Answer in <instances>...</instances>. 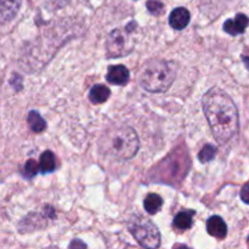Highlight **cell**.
Wrapping results in <instances>:
<instances>
[{
  "mask_svg": "<svg viewBox=\"0 0 249 249\" xmlns=\"http://www.w3.org/2000/svg\"><path fill=\"white\" fill-rule=\"evenodd\" d=\"M241 199L245 202L246 204H249V182L246 184L241 190Z\"/></svg>",
  "mask_w": 249,
  "mask_h": 249,
  "instance_id": "obj_20",
  "label": "cell"
},
{
  "mask_svg": "<svg viewBox=\"0 0 249 249\" xmlns=\"http://www.w3.org/2000/svg\"><path fill=\"white\" fill-rule=\"evenodd\" d=\"M107 82L114 85H125L129 82V71L125 66L117 65L112 66L108 68V73H107Z\"/></svg>",
  "mask_w": 249,
  "mask_h": 249,
  "instance_id": "obj_10",
  "label": "cell"
},
{
  "mask_svg": "<svg viewBox=\"0 0 249 249\" xmlns=\"http://www.w3.org/2000/svg\"><path fill=\"white\" fill-rule=\"evenodd\" d=\"M216 152H218V150H216L215 146L206 145L202 148L201 152L198 153V160H201L202 163L211 162V160H213L214 158H215Z\"/></svg>",
  "mask_w": 249,
  "mask_h": 249,
  "instance_id": "obj_17",
  "label": "cell"
},
{
  "mask_svg": "<svg viewBox=\"0 0 249 249\" xmlns=\"http://www.w3.org/2000/svg\"><path fill=\"white\" fill-rule=\"evenodd\" d=\"M248 245H249V237H248Z\"/></svg>",
  "mask_w": 249,
  "mask_h": 249,
  "instance_id": "obj_22",
  "label": "cell"
},
{
  "mask_svg": "<svg viewBox=\"0 0 249 249\" xmlns=\"http://www.w3.org/2000/svg\"><path fill=\"white\" fill-rule=\"evenodd\" d=\"M207 231L213 237L223 240L228 235V226H226L225 221L223 220L221 216L213 215L207 221Z\"/></svg>",
  "mask_w": 249,
  "mask_h": 249,
  "instance_id": "obj_11",
  "label": "cell"
},
{
  "mask_svg": "<svg viewBox=\"0 0 249 249\" xmlns=\"http://www.w3.org/2000/svg\"><path fill=\"white\" fill-rule=\"evenodd\" d=\"M203 111L219 143L229 142L240 130L238 111L233 100L220 88H212L202 99Z\"/></svg>",
  "mask_w": 249,
  "mask_h": 249,
  "instance_id": "obj_1",
  "label": "cell"
},
{
  "mask_svg": "<svg viewBox=\"0 0 249 249\" xmlns=\"http://www.w3.org/2000/svg\"><path fill=\"white\" fill-rule=\"evenodd\" d=\"M190 19H191V15H190L189 10L185 7H177L170 14L169 24L177 31H181V29L186 28L187 24L190 23Z\"/></svg>",
  "mask_w": 249,
  "mask_h": 249,
  "instance_id": "obj_9",
  "label": "cell"
},
{
  "mask_svg": "<svg viewBox=\"0 0 249 249\" xmlns=\"http://www.w3.org/2000/svg\"><path fill=\"white\" fill-rule=\"evenodd\" d=\"M249 24V18L247 15L237 14L233 19H228L224 23V31L230 36H236L243 34Z\"/></svg>",
  "mask_w": 249,
  "mask_h": 249,
  "instance_id": "obj_8",
  "label": "cell"
},
{
  "mask_svg": "<svg viewBox=\"0 0 249 249\" xmlns=\"http://www.w3.org/2000/svg\"><path fill=\"white\" fill-rule=\"evenodd\" d=\"M195 211H182L174 218V226L179 230H189L194 224Z\"/></svg>",
  "mask_w": 249,
  "mask_h": 249,
  "instance_id": "obj_13",
  "label": "cell"
},
{
  "mask_svg": "<svg viewBox=\"0 0 249 249\" xmlns=\"http://www.w3.org/2000/svg\"><path fill=\"white\" fill-rule=\"evenodd\" d=\"M139 138L135 130L128 125H113L107 129L100 140V148L107 156L126 160L139 151Z\"/></svg>",
  "mask_w": 249,
  "mask_h": 249,
  "instance_id": "obj_2",
  "label": "cell"
},
{
  "mask_svg": "<svg viewBox=\"0 0 249 249\" xmlns=\"http://www.w3.org/2000/svg\"><path fill=\"white\" fill-rule=\"evenodd\" d=\"M163 206V199L160 195L151 194L143 201V207L148 214H156L160 211Z\"/></svg>",
  "mask_w": 249,
  "mask_h": 249,
  "instance_id": "obj_14",
  "label": "cell"
},
{
  "mask_svg": "<svg viewBox=\"0 0 249 249\" xmlns=\"http://www.w3.org/2000/svg\"><path fill=\"white\" fill-rule=\"evenodd\" d=\"M177 77V66L165 60H151L143 67L140 84L150 92H164Z\"/></svg>",
  "mask_w": 249,
  "mask_h": 249,
  "instance_id": "obj_4",
  "label": "cell"
},
{
  "mask_svg": "<svg viewBox=\"0 0 249 249\" xmlns=\"http://www.w3.org/2000/svg\"><path fill=\"white\" fill-rule=\"evenodd\" d=\"M242 61L245 62L246 67L249 70V53H243L242 55Z\"/></svg>",
  "mask_w": 249,
  "mask_h": 249,
  "instance_id": "obj_21",
  "label": "cell"
},
{
  "mask_svg": "<svg viewBox=\"0 0 249 249\" xmlns=\"http://www.w3.org/2000/svg\"><path fill=\"white\" fill-rule=\"evenodd\" d=\"M191 162H190L187 150L185 146H180L177 150L172 151L160 164L152 169L151 178L158 182L175 185L184 180L189 173Z\"/></svg>",
  "mask_w": 249,
  "mask_h": 249,
  "instance_id": "obj_3",
  "label": "cell"
},
{
  "mask_svg": "<svg viewBox=\"0 0 249 249\" xmlns=\"http://www.w3.org/2000/svg\"><path fill=\"white\" fill-rule=\"evenodd\" d=\"M128 228L141 247L158 248L160 246V232L150 219L142 215H134L129 221Z\"/></svg>",
  "mask_w": 249,
  "mask_h": 249,
  "instance_id": "obj_5",
  "label": "cell"
},
{
  "mask_svg": "<svg viewBox=\"0 0 249 249\" xmlns=\"http://www.w3.org/2000/svg\"><path fill=\"white\" fill-rule=\"evenodd\" d=\"M111 96V90L104 84H96L91 88L89 92V99L92 104H104Z\"/></svg>",
  "mask_w": 249,
  "mask_h": 249,
  "instance_id": "obj_12",
  "label": "cell"
},
{
  "mask_svg": "<svg viewBox=\"0 0 249 249\" xmlns=\"http://www.w3.org/2000/svg\"><path fill=\"white\" fill-rule=\"evenodd\" d=\"M56 168V158L51 151H45L40 157L39 169L43 173H53Z\"/></svg>",
  "mask_w": 249,
  "mask_h": 249,
  "instance_id": "obj_16",
  "label": "cell"
},
{
  "mask_svg": "<svg viewBox=\"0 0 249 249\" xmlns=\"http://www.w3.org/2000/svg\"><path fill=\"white\" fill-rule=\"evenodd\" d=\"M129 32L123 29H114L109 33L106 40V53L108 58L126 56L133 51V44L128 36Z\"/></svg>",
  "mask_w": 249,
  "mask_h": 249,
  "instance_id": "obj_6",
  "label": "cell"
},
{
  "mask_svg": "<svg viewBox=\"0 0 249 249\" xmlns=\"http://www.w3.org/2000/svg\"><path fill=\"white\" fill-rule=\"evenodd\" d=\"M27 122L29 124V128L34 131V133H43L46 129V122L44 121L43 117L39 114V112L31 111L27 117Z\"/></svg>",
  "mask_w": 249,
  "mask_h": 249,
  "instance_id": "obj_15",
  "label": "cell"
},
{
  "mask_svg": "<svg viewBox=\"0 0 249 249\" xmlns=\"http://www.w3.org/2000/svg\"><path fill=\"white\" fill-rule=\"evenodd\" d=\"M39 173V164L36 163V160H27V163L23 167V177L32 179V178L36 177Z\"/></svg>",
  "mask_w": 249,
  "mask_h": 249,
  "instance_id": "obj_18",
  "label": "cell"
},
{
  "mask_svg": "<svg viewBox=\"0 0 249 249\" xmlns=\"http://www.w3.org/2000/svg\"><path fill=\"white\" fill-rule=\"evenodd\" d=\"M22 0H0V24L11 22L17 16Z\"/></svg>",
  "mask_w": 249,
  "mask_h": 249,
  "instance_id": "obj_7",
  "label": "cell"
},
{
  "mask_svg": "<svg viewBox=\"0 0 249 249\" xmlns=\"http://www.w3.org/2000/svg\"><path fill=\"white\" fill-rule=\"evenodd\" d=\"M146 6H147V10L152 15H160L164 9V5L160 0H148Z\"/></svg>",
  "mask_w": 249,
  "mask_h": 249,
  "instance_id": "obj_19",
  "label": "cell"
}]
</instances>
